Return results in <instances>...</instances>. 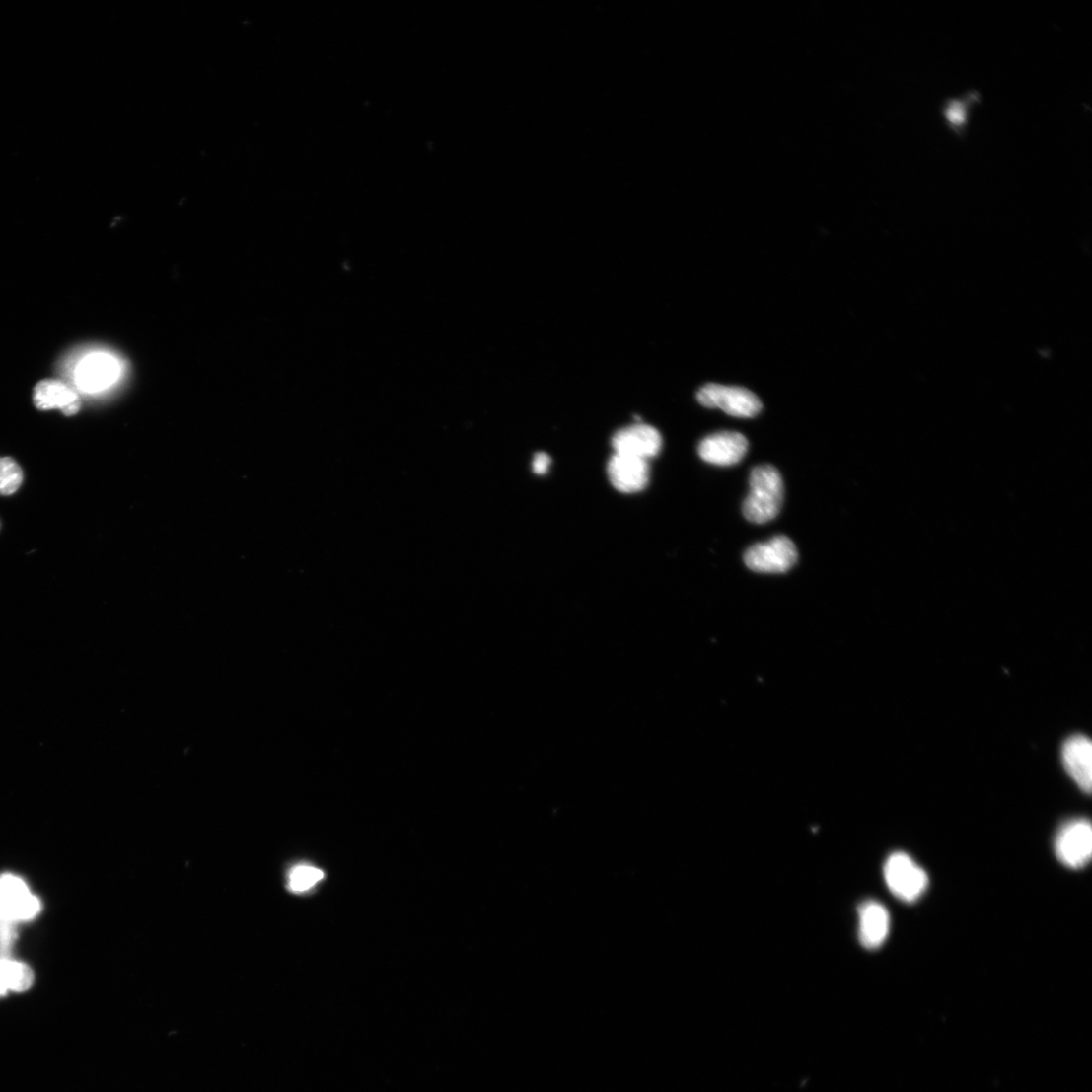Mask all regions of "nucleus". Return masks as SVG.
<instances>
[{"label":"nucleus","instance_id":"f257e3e1","mask_svg":"<svg viewBox=\"0 0 1092 1092\" xmlns=\"http://www.w3.org/2000/svg\"><path fill=\"white\" fill-rule=\"evenodd\" d=\"M783 501L784 483L779 471L768 465L753 469L750 493L743 506L746 519L755 524L771 521L780 513Z\"/></svg>","mask_w":1092,"mask_h":1092},{"label":"nucleus","instance_id":"f03ea898","mask_svg":"<svg viewBox=\"0 0 1092 1092\" xmlns=\"http://www.w3.org/2000/svg\"><path fill=\"white\" fill-rule=\"evenodd\" d=\"M884 878L893 895L909 904L919 900L926 892V872L908 854L890 855L884 864Z\"/></svg>","mask_w":1092,"mask_h":1092},{"label":"nucleus","instance_id":"7ed1b4c3","mask_svg":"<svg viewBox=\"0 0 1092 1092\" xmlns=\"http://www.w3.org/2000/svg\"><path fill=\"white\" fill-rule=\"evenodd\" d=\"M697 399L706 408L720 409L738 418H753L762 410L759 398L742 387L708 384L699 390Z\"/></svg>","mask_w":1092,"mask_h":1092},{"label":"nucleus","instance_id":"20e7f679","mask_svg":"<svg viewBox=\"0 0 1092 1092\" xmlns=\"http://www.w3.org/2000/svg\"><path fill=\"white\" fill-rule=\"evenodd\" d=\"M748 568L762 574H784L798 560L794 543L785 536H778L765 543L751 546L745 553Z\"/></svg>","mask_w":1092,"mask_h":1092},{"label":"nucleus","instance_id":"39448f33","mask_svg":"<svg viewBox=\"0 0 1092 1092\" xmlns=\"http://www.w3.org/2000/svg\"><path fill=\"white\" fill-rule=\"evenodd\" d=\"M1055 849L1057 859L1064 866L1074 870L1087 866L1092 856L1089 821L1075 819L1064 824L1056 835Z\"/></svg>","mask_w":1092,"mask_h":1092},{"label":"nucleus","instance_id":"423d86ee","mask_svg":"<svg viewBox=\"0 0 1092 1092\" xmlns=\"http://www.w3.org/2000/svg\"><path fill=\"white\" fill-rule=\"evenodd\" d=\"M39 910V901L24 880L14 875L0 877V923L30 920Z\"/></svg>","mask_w":1092,"mask_h":1092},{"label":"nucleus","instance_id":"0eeeda50","mask_svg":"<svg viewBox=\"0 0 1092 1092\" xmlns=\"http://www.w3.org/2000/svg\"><path fill=\"white\" fill-rule=\"evenodd\" d=\"M662 445L660 432L653 426L641 423L622 428L613 437L615 454L646 462L660 454Z\"/></svg>","mask_w":1092,"mask_h":1092},{"label":"nucleus","instance_id":"6e6552de","mask_svg":"<svg viewBox=\"0 0 1092 1092\" xmlns=\"http://www.w3.org/2000/svg\"><path fill=\"white\" fill-rule=\"evenodd\" d=\"M749 449L747 438L734 431H722L705 437L699 444L700 458L711 465L728 467L739 464Z\"/></svg>","mask_w":1092,"mask_h":1092},{"label":"nucleus","instance_id":"1a4fd4ad","mask_svg":"<svg viewBox=\"0 0 1092 1092\" xmlns=\"http://www.w3.org/2000/svg\"><path fill=\"white\" fill-rule=\"evenodd\" d=\"M607 473L614 487L625 494L642 491L650 479L649 464L646 461L619 454L611 459Z\"/></svg>","mask_w":1092,"mask_h":1092},{"label":"nucleus","instance_id":"9d476101","mask_svg":"<svg viewBox=\"0 0 1092 1092\" xmlns=\"http://www.w3.org/2000/svg\"><path fill=\"white\" fill-rule=\"evenodd\" d=\"M35 407L40 411L60 410L65 416L77 414L81 400L77 392L59 380L38 382L33 393Z\"/></svg>","mask_w":1092,"mask_h":1092},{"label":"nucleus","instance_id":"9b49d317","mask_svg":"<svg viewBox=\"0 0 1092 1092\" xmlns=\"http://www.w3.org/2000/svg\"><path fill=\"white\" fill-rule=\"evenodd\" d=\"M1064 767L1070 778L1086 794L1092 787V745L1084 736L1069 738L1062 748Z\"/></svg>","mask_w":1092,"mask_h":1092},{"label":"nucleus","instance_id":"f8f14e48","mask_svg":"<svg viewBox=\"0 0 1092 1092\" xmlns=\"http://www.w3.org/2000/svg\"><path fill=\"white\" fill-rule=\"evenodd\" d=\"M117 361L106 354H95L80 364L76 379L78 386L88 392H97L111 386L119 377Z\"/></svg>","mask_w":1092,"mask_h":1092},{"label":"nucleus","instance_id":"ddd939ff","mask_svg":"<svg viewBox=\"0 0 1092 1092\" xmlns=\"http://www.w3.org/2000/svg\"><path fill=\"white\" fill-rule=\"evenodd\" d=\"M890 930V915L887 909L878 902L867 901L859 908V940L869 950L880 948L887 940Z\"/></svg>","mask_w":1092,"mask_h":1092},{"label":"nucleus","instance_id":"4468645a","mask_svg":"<svg viewBox=\"0 0 1092 1092\" xmlns=\"http://www.w3.org/2000/svg\"><path fill=\"white\" fill-rule=\"evenodd\" d=\"M0 975L9 991L24 992L34 982L33 971L29 966L8 958L0 959Z\"/></svg>","mask_w":1092,"mask_h":1092},{"label":"nucleus","instance_id":"2eb2a0df","mask_svg":"<svg viewBox=\"0 0 1092 1092\" xmlns=\"http://www.w3.org/2000/svg\"><path fill=\"white\" fill-rule=\"evenodd\" d=\"M24 473L19 464L12 458H0V495L15 494L23 483Z\"/></svg>","mask_w":1092,"mask_h":1092},{"label":"nucleus","instance_id":"dca6fc26","mask_svg":"<svg viewBox=\"0 0 1092 1092\" xmlns=\"http://www.w3.org/2000/svg\"><path fill=\"white\" fill-rule=\"evenodd\" d=\"M323 878V871L316 867L307 865L297 866L292 869L289 875V889L293 893H304Z\"/></svg>","mask_w":1092,"mask_h":1092},{"label":"nucleus","instance_id":"f3484780","mask_svg":"<svg viewBox=\"0 0 1092 1092\" xmlns=\"http://www.w3.org/2000/svg\"><path fill=\"white\" fill-rule=\"evenodd\" d=\"M551 460L548 455L546 453H539L534 458L533 470L536 474L544 475L548 472Z\"/></svg>","mask_w":1092,"mask_h":1092},{"label":"nucleus","instance_id":"a211bd4d","mask_svg":"<svg viewBox=\"0 0 1092 1092\" xmlns=\"http://www.w3.org/2000/svg\"><path fill=\"white\" fill-rule=\"evenodd\" d=\"M948 115L952 123L959 124L963 121L964 110H962L960 105H954L949 110Z\"/></svg>","mask_w":1092,"mask_h":1092},{"label":"nucleus","instance_id":"6ab92c4d","mask_svg":"<svg viewBox=\"0 0 1092 1092\" xmlns=\"http://www.w3.org/2000/svg\"><path fill=\"white\" fill-rule=\"evenodd\" d=\"M8 991H9V990H8V988H7V986H6V983H5V982H4V979H3L2 975H0V996H2V995H4V994H6V993H7Z\"/></svg>","mask_w":1092,"mask_h":1092}]
</instances>
